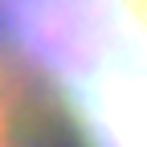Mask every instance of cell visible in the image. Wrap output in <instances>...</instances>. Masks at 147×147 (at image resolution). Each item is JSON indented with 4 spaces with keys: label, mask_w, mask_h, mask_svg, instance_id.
I'll return each mask as SVG.
<instances>
[{
    "label": "cell",
    "mask_w": 147,
    "mask_h": 147,
    "mask_svg": "<svg viewBox=\"0 0 147 147\" xmlns=\"http://www.w3.org/2000/svg\"><path fill=\"white\" fill-rule=\"evenodd\" d=\"M45 131V110L29 82L0 57V147H33Z\"/></svg>",
    "instance_id": "2"
},
{
    "label": "cell",
    "mask_w": 147,
    "mask_h": 147,
    "mask_svg": "<svg viewBox=\"0 0 147 147\" xmlns=\"http://www.w3.org/2000/svg\"><path fill=\"white\" fill-rule=\"evenodd\" d=\"M0 45L78 123L143 65L147 0H0Z\"/></svg>",
    "instance_id": "1"
}]
</instances>
